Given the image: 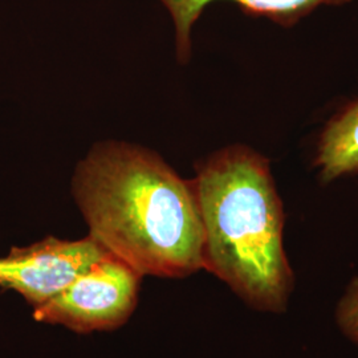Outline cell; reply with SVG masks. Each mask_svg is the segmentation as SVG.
<instances>
[{
  "label": "cell",
  "mask_w": 358,
  "mask_h": 358,
  "mask_svg": "<svg viewBox=\"0 0 358 358\" xmlns=\"http://www.w3.org/2000/svg\"><path fill=\"white\" fill-rule=\"evenodd\" d=\"M106 254L90 235L80 241L47 236L28 247H13L0 257V288L16 291L36 309Z\"/></svg>",
  "instance_id": "obj_4"
},
{
  "label": "cell",
  "mask_w": 358,
  "mask_h": 358,
  "mask_svg": "<svg viewBox=\"0 0 358 358\" xmlns=\"http://www.w3.org/2000/svg\"><path fill=\"white\" fill-rule=\"evenodd\" d=\"M71 192L90 236L142 276L182 279L203 269V229L192 179L153 150L97 142Z\"/></svg>",
  "instance_id": "obj_1"
},
{
  "label": "cell",
  "mask_w": 358,
  "mask_h": 358,
  "mask_svg": "<svg viewBox=\"0 0 358 358\" xmlns=\"http://www.w3.org/2000/svg\"><path fill=\"white\" fill-rule=\"evenodd\" d=\"M192 180L203 229V269L248 307L284 313L294 272L268 158L247 145H229L198 164Z\"/></svg>",
  "instance_id": "obj_2"
},
{
  "label": "cell",
  "mask_w": 358,
  "mask_h": 358,
  "mask_svg": "<svg viewBox=\"0 0 358 358\" xmlns=\"http://www.w3.org/2000/svg\"><path fill=\"white\" fill-rule=\"evenodd\" d=\"M141 279L136 269L108 252L34 309V319L77 333L112 331L124 325L137 307Z\"/></svg>",
  "instance_id": "obj_3"
},
{
  "label": "cell",
  "mask_w": 358,
  "mask_h": 358,
  "mask_svg": "<svg viewBox=\"0 0 358 358\" xmlns=\"http://www.w3.org/2000/svg\"><path fill=\"white\" fill-rule=\"evenodd\" d=\"M169 11L176 34L177 60L186 64L192 59V27L206 7L217 0H159ZM250 16L267 17L271 22L289 28L321 7H338L352 0H230Z\"/></svg>",
  "instance_id": "obj_5"
},
{
  "label": "cell",
  "mask_w": 358,
  "mask_h": 358,
  "mask_svg": "<svg viewBox=\"0 0 358 358\" xmlns=\"http://www.w3.org/2000/svg\"><path fill=\"white\" fill-rule=\"evenodd\" d=\"M315 166L325 183L358 174V97L336 112L321 130Z\"/></svg>",
  "instance_id": "obj_6"
},
{
  "label": "cell",
  "mask_w": 358,
  "mask_h": 358,
  "mask_svg": "<svg viewBox=\"0 0 358 358\" xmlns=\"http://www.w3.org/2000/svg\"><path fill=\"white\" fill-rule=\"evenodd\" d=\"M334 320L338 331L358 345V276L346 285L334 310Z\"/></svg>",
  "instance_id": "obj_7"
}]
</instances>
